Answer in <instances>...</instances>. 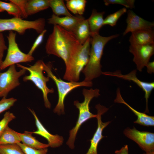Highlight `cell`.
Wrapping results in <instances>:
<instances>
[{
  "label": "cell",
  "instance_id": "38",
  "mask_svg": "<svg viewBox=\"0 0 154 154\" xmlns=\"http://www.w3.org/2000/svg\"><path fill=\"white\" fill-rule=\"evenodd\" d=\"M143 154H154V151L149 152H145V153H143Z\"/></svg>",
  "mask_w": 154,
  "mask_h": 154
},
{
  "label": "cell",
  "instance_id": "25",
  "mask_svg": "<svg viewBox=\"0 0 154 154\" xmlns=\"http://www.w3.org/2000/svg\"><path fill=\"white\" fill-rule=\"evenodd\" d=\"M66 1V7L72 13L80 16L83 14L87 2L86 0H67Z\"/></svg>",
  "mask_w": 154,
  "mask_h": 154
},
{
  "label": "cell",
  "instance_id": "39",
  "mask_svg": "<svg viewBox=\"0 0 154 154\" xmlns=\"http://www.w3.org/2000/svg\"><path fill=\"white\" fill-rule=\"evenodd\" d=\"M3 11H4L0 7V12H3Z\"/></svg>",
  "mask_w": 154,
  "mask_h": 154
},
{
  "label": "cell",
  "instance_id": "24",
  "mask_svg": "<svg viewBox=\"0 0 154 154\" xmlns=\"http://www.w3.org/2000/svg\"><path fill=\"white\" fill-rule=\"evenodd\" d=\"M50 7L54 14L59 16L61 15L73 16L68 10L64 1L62 0H49Z\"/></svg>",
  "mask_w": 154,
  "mask_h": 154
},
{
  "label": "cell",
  "instance_id": "28",
  "mask_svg": "<svg viewBox=\"0 0 154 154\" xmlns=\"http://www.w3.org/2000/svg\"><path fill=\"white\" fill-rule=\"evenodd\" d=\"M0 154H25L17 144L0 145Z\"/></svg>",
  "mask_w": 154,
  "mask_h": 154
},
{
  "label": "cell",
  "instance_id": "19",
  "mask_svg": "<svg viewBox=\"0 0 154 154\" xmlns=\"http://www.w3.org/2000/svg\"><path fill=\"white\" fill-rule=\"evenodd\" d=\"M105 12H98L93 9L92 14L88 19L90 31V36L99 34L100 30L103 26L104 15Z\"/></svg>",
  "mask_w": 154,
  "mask_h": 154
},
{
  "label": "cell",
  "instance_id": "27",
  "mask_svg": "<svg viewBox=\"0 0 154 154\" xmlns=\"http://www.w3.org/2000/svg\"><path fill=\"white\" fill-rule=\"evenodd\" d=\"M127 11L126 8L124 7L108 15L104 19L103 26L108 25L111 27L115 26L119 19L123 14L126 12Z\"/></svg>",
  "mask_w": 154,
  "mask_h": 154
},
{
  "label": "cell",
  "instance_id": "5",
  "mask_svg": "<svg viewBox=\"0 0 154 154\" xmlns=\"http://www.w3.org/2000/svg\"><path fill=\"white\" fill-rule=\"evenodd\" d=\"M44 70L47 76L51 78L55 82L57 87L58 100L57 103L53 110L54 112L58 115L64 114V101L66 96L73 89L81 86L92 87V81L73 82H66L58 78L52 71V65L50 63H44Z\"/></svg>",
  "mask_w": 154,
  "mask_h": 154
},
{
  "label": "cell",
  "instance_id": "40",
  "mask_svg": "<svg viewBox=\"0 0 154 154\" xmlns=\"http://www.w3.org/2000/svg\"></svg>",
  "mask_w": 154,
  "mask_h": 154
},
{
  "label": "cell",
  "instance_id": "8",
  "mask_svg": "<svg viewBox=\"0 0 154 154\" xmlns=\"http://www.w3.org/2000/svg\"><path fill=\"white\" fill-rule=\"evenodd\" d=\"M16 35L13 31H9L7 37L8 42L7 53L3 61L1 70L16 64L31 62L34 60L32 55L25 53L20 50L16 41Z\"/></svg>",
  "mask_w": 154,
  "mask_h": 154
},
{
  "label": "cell",
  "instance_id": "26",
  "mask_svg": "<svg viewBox=\"0 0 154 154\" xmlns=\"http://www.w3.org/2000/svg\"><path fill=\"white\" fill-rule=\"evenodd\" d=\"M0 7L4 11H6L9 14L13 15L14 17L21 18L22 17L21 13L19 8L11 2L7 3L0 1Z\"/></svg>",
  "mask_w": 154,
  "mask_h": 154
},
{
  "label": "cell",
  "instance_id": "31",
  "mask_svg": "<svg viewBox=\"0 0 154 154\" xmlns=\"http://www.w3.org/2000/svg\"><path fill=\"white\" fill-rule=\"evenodd\" d=\"M25 154H48L47 148L37 149L27 146L21 142L17 143Z\"/></svg>",
  "mask_w": 154,
  "mask_h": 154
},
{
  "label": "cell",
  "instance_id": "12",
  "mask_svg": "<svg viewBox=\"0 0 154 154\" xmlns=\"http://www.w3.org/2000/svg\"><path fill=\"white\" fill-rule=\"evenodd\" d=\"M129 51L133 55V60L136 65L137 70L141 72L154 54V44L145 45L130 44Z\"/></svg>",
  "mask_w": 154,
  "mask_h": 154
},
{
  "label": "cell",
  "instance_id": "7",
  "mask_svg": "<svg viewBox=\"0 0 154 154\" xmlns=\"http://www.w3.org/2000/svg\"><path fill=\"white\" fill-rule=\"evenodd\" d=\"M45 19L43 18L33 21L14 17L8 19L0 18V33L6 31H14L22 35L26 30L33 29L37 33L40 34L45 29Z\"/></svg>",
  "mask_w": 154,
  "mask_h": 154
},
{
  "label": "cell",
  "instance_id": "34",
  "mask_svg": "<svg viewBox=\"0 0 154 154\" xmlns=\"http://www.w3.org/2000/svg\"><path fill=\"white\" fill-rule=\"evenodd\" d=\"M9 1L18 7L21 11L23 18H26L28 17L25 10V4L26 0H10Z\"/></svg>",
  "mask_w": 154,
  "mask_h": 154
},
{
  "label": "cell",
  "instance_id": "16",
  "mask_svg": "<svg viewBox=\"0 0 154 154\" xmlns=\"http://www.w3.org/2000/svg\"><path fill=\"white\" fill-rule=\"evenodd\" d=\"M116 93V97L114 100V102L124 104L137 117V120L134 122V123L146 126H154L153 116H150L145 113L139 112L130 106L122 98L119 88L117 89Z\"/></svg>",
  "mask_w": 154,
  "mask_h": 154
},
{
  "label": "cell",
  "instance_id": "32",
  "mask_svg": "<svg viewBox=\"0 0 154 154\" xmlns=\"http://www.w3.org/2000/svg\"><path fill=\"white\" fill-rule=\"evenodd\" d=\"M17 101L16 99L13 98H7L3 97L0 100V114L10 109Z\"/></svg>",
  "mask_w": 154,
  "mask_h": 154
},
{
  "label": "cell",
  "instance_id": "17",
  "mask_svg": "<svg viewBox=\"0 0 154 154\" xmlns=\"http://www.w3.org/2000/svg\"><path fill=\"white\" fill-rule=\"evenodd\" d=\"M84 19L81 16L60 17L53 14L48 19V22L53 25H59L68 31L72 32L77 25Z\"/></svg>",
  "mask_w": 154,
  "mask_h": 154
},
{
  "label": "cell",
  "instance_id": "36",
  "mask_svg": "<svg viewBox=\"0 0 154 154\" xmlns=\"http://www.w3.org/2000/svg\"><path fill=\"white\" fill-rule=\"evenodd\" d=\"M115 153L116 154H129L128 145H124L120 149L116 150Z\"/></svg>",
  "mask_w": 154,
  "mask_h": 154
},
{
  "label": "cell",
  "instance_id": "30",
  "mask_svg": "<svg viewBox=\"0 0 154 154\" xmlns=\"http://www.w3.org/2000/svg\"><path fill=\"white\" fill-rule=\"evenodd\" d=\"M104 1L106 6L111 4H117L123 5L126 8L132 9L135 7L134 0H105Z\"/></svg>",
  "mask_w": 154,
  "mask_h": 154
},
{
  "label": "cell",
  "instance_id": "2",
  "mask_svg": "<svg viewBox=\"0 0 154 154\" xmlns=\"http://www.w3.org/2000/svg\"><path fill=\"white\" fill-rule=\"evenodd\" d=\"M119 36L116 34L105 37L98 34L90 37L91 46L89 59L82 71L85 76L84 81H92L102 74L101 60L104 46L109 41Z\"/></svg>",
  "mask_w": 154,
  "mask_h": 154
},
{
  "label": "cell",
  "instance_id": "3",
  "mask_svg": "<svg viewBox=\"0 0 154 154\" xmlns=\"http://www.w3.org/2000/svg\"><path fill=\"white\" fill-rule=\"evenodd\" d=\"M91 37L70 56L66 64L63 79L69 82H78L80 73L88 62L90 49Z\"/></svg>",
  "mask_w": 154,
  "mask_h": 154
},
{
  "label": "cell",
  "instance_id": "4",
  "mask_svg": "<svg viewBox=\"0 0 154 154\" xmlns=\"http://www.w3.org/2000/svg\"><path fill=\"white\" fill-rule=\"evenodd\" d=\"M100 90L97 88L88 89L84 88L82 90V94L84 100L82 103L78 100L74 101V104L79 110V115L75 126L69 131V136L66 142L67 145L71 149L74 148V143L78 131L81 126L89 119L96 118L97 114L91 113L90 110V103L94 98H97L100 96Z\"/></svg>",
  "mask_w": 154,
  "mask_h": 154
},
{
  "label": "cell",
  "instance_id": "11",
  "mask_svg": "<svg viewBox=\"0 0 154 154\" xmlns=\"http://www.w3.org/2000/svg\"><path fill=\"white\" fill-rule=\"evenodd\" d=\"M137 70H134L126 74H123L120 70L114 72H103L102 74L110 76L116 77L122 79L132 81L141 88L145 93L146 106L145 113H149L148 103V99L152 91L154 88V82H145L139 79L136 76Z\"/></svg>",
  "mask_w": 154,
  "mask_h": 154
},
{
  "label": "cell",
  "instance_id": "22",
  "mask_svg": "<svg viewBox=\"0 0 154 154\" xmlns=\"http://www.w3.org/2000/svg\"><path fill=\"white\" fill-rule=\"evenodd\" d=\"M18 134L21 143L27 146L37 149L47 148L49 147L48 144L42 143L32 135L31 132L25 131L22 133L18 132Z\"/></svg>",
  "mask_w": 154,
  "mask_h": 154
},
{
  "label": "cell",
  "instance_id": "20",
  "mask_svg": "<svg viewBox=\"0 0 154 154\" xmlns=\"http://www.w3.org/2000/svg\"><path fill=\"white\" fill-rule=\"evenodd\" d=\"M50 7L49 0H26L25 10L27 16L45 10Z\"/></svg>",
  "mask_w": 154,
  "mask_h": 154
},
{
  "label": "cell",
  "instance_id": "29",
  "mask_svg": "<svg viewBox=\"0 0 154 154\" xmlns=\"http://www.w3.org/2000/svg\"><path fill=\"white\" fill-rule=\"evenodd\" d=\"M15 118V116L13 113L9 112H5L3 118L0 121V137L9 123Z\"/></svg>",
  "mask_w": 154,
  "mask_h": 154
},
{
  "label": "cell",
  "instance_id": "37",
  "mask_svg": "<svg viewBox=\"0 0 154 154\" xmlns=\"http://www.w3.org/2000/svg\"><path fill=\"white\" fill-rule=\"evenodd\" d=\"M148 73L151 74L154 72V62H149L146 66Z\"/></svg>",
  "mask_w": 154,
  "mask_h": 154
},
{
  "label": "cell",
  "instance_id": "33",
  "mask_svg": "<svg viewBox=\"0 0 154 154\" xmlns=\"http://www.w3.org/2000/svg\"><path fill=\"white\" fill-rule=\"evenodd\" d=\"M47 30L44 29L37 37L32 47L28 53L30 55L32 54L36 48L42 43L43 41L44 36Z\"/></svg>",
  "mask_w": 154,
  "mask_h": 154
},
{
  "label": "cell",
  "instance_id": "13",
  "mask_svg": "<svg viewBox=\"0 0 154 154\" xmlns=\"http://www.w3.org/2000/svg\"><path fill=\"white\" fill-rule=\"evenodd\" d=\"M95 108L97 110L96 117L97 127L92 138L90 140V145L86 154H98L97 148L98 144L101 140L105 137L102 135L103 131L111 122L110 121L103 122L101 119L102 115L108 111V108L100 104L96 105Z\"/></svg>",
  "mask_w": 154,
  "mask_h": 154
},
{
  "label": "cell",
  "instance_id": "9",
  "mask_svg": "<svg viewBox=\"0 0 154 154\" xmlns=\"http://www.w3.org/2000/svg\"><path fill=\"white\" fill-rule=\"evenodd\" d=\"M26 71L22 69L17 71L15 64L10 66L6 71L0 72V98H6L10 91L19 85V78Z\"/></svg>",
  "mask_w": 154,
  "mask_h": 154
},
{
  "label": "cell",
  "instance_id": "21",
  "mask_svg": "<svg viewBox=\"0 0 154 154\" xmlns=\"http://www.w3.org/2000/svg\"><path fill=\"white\" fill-rule=\"evenodd\" d=\"M80 43L83 44L90 37V31L88 19L83 20L76 26L72 31Z\"/></svg>",
  "mask_w": 154,
  "mask_h": 154
},
{
  "label": "cell",
  "instance_id": "15",
  "mask_svg": "<svg viewBox=\"0 0 154 154\" xmlns=\"http://www.w3.org/2000/svg\"><path fill=\"white\" fill-rule=\"evenodd\" d=\"M126 21L127 26L123 33L124 36L130 32L132 33L143 29H153L154 26L153 22L143 19L130 10L127 11Z\"/></svg>",
  "mask_w": 154,
  "mask_h": 154
},
{
  "label": "cell",
  "instance_id": "23",
  "mask_svg": "<svg viewBox=\"0 0 154 154\" xmlns=\"http://www.w3.org/2000/svg\"><path fill=\"white\" fill-rule=\"evenodd\" d=\"M18 132L8 126L0 137V145L11 144L21 142Z\"/></svg>",
  "mask_w": 154,
  "mask_h": 154
},
{
  "label": "cell",
  "instance_id": "1",
  "mask_svg": "<svg viewBox=\"0 0 154 154\" xmlns=\"http://www.w3.org/2000/svg\"><path fill=\"white\" fill-rule=\"evenodd\" d=\"M81 45L72 32L55 25L45 48L48 54L61 58L65 65L71 54Z\"/></svg>",
  "mask_w": 154,
  "mask_h": 154
},
{
  "label": "cell",
  "instance_id": "35",
  "mask_svg": "<svg viewBox=\"0 0 154 154\" xmlns=\"http://www.w3.org/2000/svg\"><path fill=\"white\" fill-rule=\"evenodd\" d=\"M3 35L1 33H0V71L3 61V58L5 51L7 49Z\"/></svg>",
  "mask_w": 154,
  "mask_h": 154
},
{
  "label": "cell",
  "instance_id": "10",
  "mask_svg": "<svg viewBox=\"0 0 154 154\" xmlns=\"http://www.w3.org/2000/svg\"><path fill=\"white\" fill-rule=\"evenodd\" d=\"M127 137L135 142L145 152L154 151V133L148 131H140L135 127L127 128L123 131Z\"/></svg>",
  "mask_w": 154,
  "mask_h": 154
},
{
  "label": "cell",
  "instance_id": "18",
  "mask_svg": "<svg viewBox=\"0 0 154 154\" xmlns=\"http://www.w3.org/2000/svg\"><path fill=\"white\" fill-rule=\"evenodd\" d=\"M129 41L130 44H154V30L153 29H146L132 32Z\"/></svg>",
  "mask_w": 154,
  "mask_h": 154
},
{
  "label": "cell",
  "instance_id": "6",
  "mask_svg": "<svg viewBox=\"0 0 154 154\" xmlns=\"http://www.w3.org/2000/svg\"><path fill=\"white\" fill-rule=\"evenodd\" d=\"M44 62L39 60L37 61L33 65H30L27 67L23 66L19 64H17L18 67L27 70L30 73L29 75L25 76L23 78L24 81H32L40 90L42 93L44 105L45 107L50 109L51 104L48 98V94L54 92L53 88H48L47 85V82L49 81V78L45 76L43 74L44 70Z\"/></svg>",
  "mask_w": 154,
  "mask_h": 154
},
{
  "label": "cell",
  "instance_id": "14",
  "mask_svg": "<svg viewBox=\"0 0 154 154\" xmlns=\"http://www.w3.org/2000/svg\"><path fill=\"white\" fill-rule=\"evenodd\" d=\"M34 117L37 130L31 132L33 133L39 135L46 139L49 147L53 148L58 147L61 146L64 141L63 137L58 135L50 133L44 126L39 120L33 110L29 108Z\"/></svg>",
  "mask_w": 154,
  "mask_h": 154
}]
</instances>
